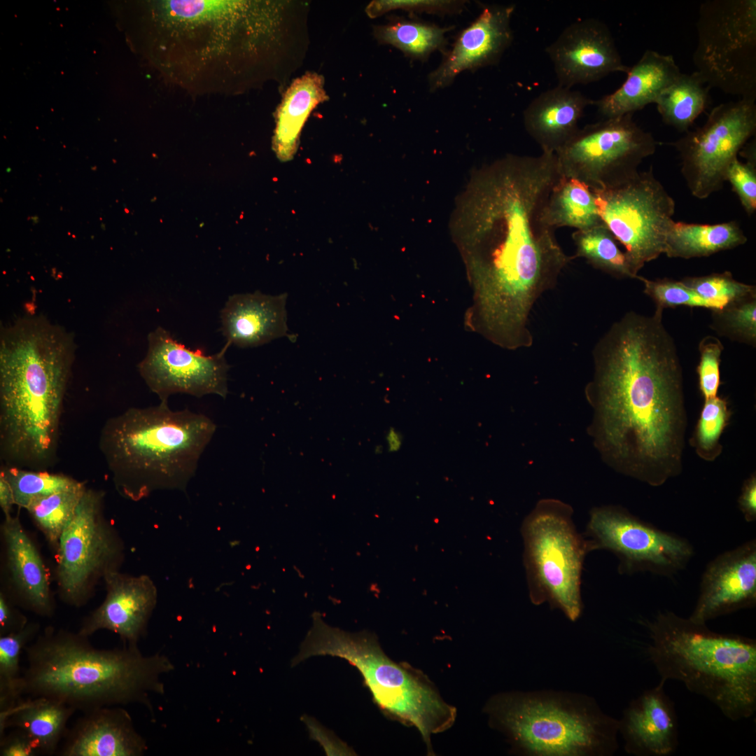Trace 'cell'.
I'll return each mask as SVG.
<instances>
[{
    "label": "cell",
    "instance_id": "cell-11",
    "mask_svg": "<svg viewBox=\"0 0 756 756\" xmlns=\"http://www.w3.org/2000/svg\"><path fill=\"white\" fill-rule=\"evenodd\" d=\"M696 71L711 88L756 99V1L707 0L696 22Z\"/></svg>",
    "mask_w": 756,
    "mask_h": 756
},
{
    "label": "cell",
    "instance_id": "cell-51",
    "mask_svg": "<svg viewBox=\"0 0 756 756\" xmlns=\"http://www.w3.org/2000/svg\"><path fill=\"white\" fill-rule=\"evenodd\" d=\"M382 449H383V447H382V446H381V445H378V446H377V447H375V450H374V451H375V453H376V454H381V453H382Z\"/></svg>",
    "mask_w": 756,
    "mask_h": 756
},
{
    "label": "cell",
    "instance_id": "cell-34",
    "mask_svg": "<svg viewBox=\"0 0 756 756\" xmlns=\"http://www.w3.org/2000/svg\"><path fill=\"white\" fill-rule=\"evenodd\" d=\"M576 258H584L594 268L617 279H636V274L624 251L605 224L586 230H576L572 234Z\"/></svg>",
    "mask_w": 756,
    "mask_h": 756
},
{
    "label": "cell",
    "instance_id": "cell-25",
    "mask_svg": "<svg viewBox=\"0 0 756 756\" xmlns=\"http://www.w3.org/2000/svg\"><path fill=\"white\" fill-rule=\"evenodd\" d=\"M594 101L580 91L557 85L535 97L523 113L524 127L542 152L556 153L580 129Z\"/></svg>",
    "mask_w": 756,
    "mask_h": 756
},
{
    "label": "cell",
    "instance_id": "cell-32",
    "mask_svg": "<svg viewBox=\"0 0 756 756\" xmlns=\"http://www.w3.org/2000/svg\"><path fill=\"white\" fill-rule=\"evenodd\" d=\"M710 89L696 71L681 72L654 103L662 121L680 132L689 131L707 107Z\"/></svg>",
    "mask_w": 756,
    "mask_h": 756
},
{
    "label": "cell",
    "instance_id": "cell-27",
    "mask_svg": "<svg viewBox=\"0 0 756 756\" xmlns=\"http://www.w3.org/2000/svg\"><path fill=\"white\" fill-rule=\"evenodd\" d=\"M8 566L22 603L36 614L50 616L54 604L47 569L18 516L5 517L1 526Z\"/></svg>",
    "mask_w": 756,
    "mask_h": 756
},
{
    "label": "cell",
    "instance_id": "cell-28",
    "mask_svg": "<svg viewBox=\"0 0 756 756\" xmlns=\"http://www.w3.org/2000/svg\"><path fill=\"white\" fill-rule=\"evenodd\" d=\"M76 710L47 697L21 699L8 715L0 737L9 727L26 732L36 744L40 755H52L59 750L66 724Z\"/></svg>",
    "mask_w": 756,
    "mask_h": 756
},
{
    "label": "cell",
    "instance_id": "cell-44",
    "mask_svg": "<svg viewBox=\"0 0 756 756\" xmlns=\"http://www.w3.org/2000/svg\"><path fill=\"white\" fill-rule=\"evenodd\" d=\"M743 154L746 162L735 159L727 169L726 181L732 185L744 210L751 215L756 210V155L753 150Z\"/></svg>",
    "mask_w": 756,
    "mask_h": 756
},
{
    "label": "cell",
    "instance_id": "cell-18",
    "mask_svg": "<svg viewBox=\"0 0 756 756\" xmlns=\"http://www.w3.org/2000/svg\"><path fill=\"white\" fill-rule=\"evenodd\" d=\"M545 52L553 64L558 85L571 88L598 81L610 74H626V66L608 26L593 18L567 26Z\"/></svg>",
    "mask_w": 756,
    "mask_h": 756
},
{
    "label": "cell",
    "instance_id": "cell-20",
    "mask_svg": "<svg viewBox=\"0 0 756 756\" xmlns=\"http://www.w3.org/2000/svg\"><path fill=\"white\" fill-rule=\"evenodd\" d=\"M696 603L689 617L699 623L756 603V540L752 539L710 561L703 573Z\"/></svg>",
    "mask_w": 756,
    "mask_h": 756
},
{
    "label": "cell",
    "instance_id": "cell-50",
    "mask_svg": "<svg viewBox=\"0 0 756 756\" xmlns=\"http://www.w3.org/2000/svg\"><path fill=\"white\" fill-rule=\"evenodd\" d=\"M387 448L389 452L398 451L402 444L403 436L402 433L394 427H390L386 435Z\"/></svg>",
    "mask_w": 756,
    "mask_h": 756
},
{
    "label": "cell",
    "instance_id": "cell-10",
    "mask_svg": "<svg viewBox=\"0 0 756 756\" xmlns=\"http://www.w3.org/2000/svg\"><path fill=\"white\" fill-rule=\"evenodd\" d=\"M571 507L559 500L539 501L522 526L524 564L531 602H547L570 621L582 612L581 578L589 541L578 533Z\"/></svg>",
    "mask_w": 756,
    "mask_h": 756
},
{
    "label": "cell",
    "instance_id": "cell-14",
    "mask_svg": "<svg viewBox=\"0 0 756 756\" xmlns=\"http://www.w3.org/2000/svg\"><path fill=\"white\" fill-rule=\"evenodd\" d=\"M104 493L86 489L58 542L57 579L61 598L79 607L93 584L109 570H118L120 539L104 516Z\"/></svg>",
    "mask_w": 756,
    "mask_h": 756
},
{
    "label": "cell",
    "instance_id": "cell-16",
    "mask_svg": "<svg viewBox=\"0 0 756 756\" xmlns=\"http://www.w3.org/2000/svg\"><path fill=\"white\" fill-rule=\"evenodd\" d=\"M585 538L592 550H606L618 559L619 572L671 576L686 567L694 555L685 538L661 530L619 506L590 512Z\"/></svg>",
    "mask_w": 756,
    "mask_h": 756
},
{
    "label": "cell",
    "instance_id": "cell-48",
    "mask_svg": "<svg viewBox=\"0 0 756 756\" xmlns=\"http://www.w3.org/2000/svg\"><path fill=\"white\" fill-rule=\"evenodd\" d=\"M738 507L748 522L756 519V476L752 474L743 484L738 499Z\"/></svg>",
    "mask_w": 756,
    "mask_h": 756
},
{
    "label": "cell",
    "instance_id": "cell-3",
    "mask_svg": "<svg viewBox=\"0 0 756 756\" xmlns=\"http://www.w3.org/2000/svg\"><path fill=\"white\" fill-rule=\"evenodd\" d=\"M284 1L148 2L144 31L154 65L195 94H234L272 78Z\"/></svg>",
    "mask_w": 756,
    "mask_h": 756
},
{
    "label": "cell",
    "instance_id": "cell-41",
    "mask_svg": "<svg viewBox=\"0 0 756 756\" xmlns=\"http://www.w3.org/2000/svg\"><path fill=\"white\" fill-rule=\"evenodd\" d=\"M680 281L703 298L729 303L756 296L755 286L736 281L729 272L686 277Z\"/></svg>",
    "mask_w": 756,
    "mask_h": 756
},
{
    "label": "cell",
    "instance_id": "cell-5",
    "mask_svg": "<svg viewBox=\"0 0 756 756\" xmlns=\"http://www.w3.org/2000/svg\"><path fill=\"white\" fill-rule=\"evenodd\" d=\"M24 652L22 697L52 699L83 713L132 703L151 710L149 694L163 693L160 677L172 668L164 656L144 655L137 645L99 649L88 637L52 626Z\"/></svg>",
    "mask_w": 756,
    "mask_h": 756
},
{
    "label": "cell",
    "instance_id": "cell-35",
    "mask_svg": "<svg viewBox=\"0 0 756 756\" xmlns=\"http://www.w3.org/2000/svg\"><path fill=\"white\" fill-rule=\"evenodd\" d=\"M38 631V624L28 623L18 632L0 636V729L10 710L23 698L20 654Z\"/></svg>",
    "mask_w": 756,
    "mask_h": 756
},
{
    "label": "cell",
    "instance_id": "cell-39",
    "mask_svg": "<svg viewBox=\"0 0 756 756\" xmlns=\"http://www.w3.org/2000/svg\"><path fill=\"white\" fill-rule=\"evenodd\" d=\"M710 327L732 341L756 345V296L729 302L712 310Z\"/></svg>",
    "mask_w": 756,
    "mask_h": 756
},
{
    "label": "cell",
    "instance_id": "cell-47",
    "mask_svg": "<svg viewBox=\"0 0 756 756\" xmlns=\"http://www.w3.org/2000/svg\"><path fill=\"white\" fill-rule=\"evenodd\" d=\"M304 722L308 726L311 736L321 743L327 755H352L353 751L330 732L321 727L313 720L307 718Z\"/></svg>",
    "mask_w": 756,
    "mask_h": 756
},
{
    "label": "cell",
    "instance_id": "cell-38",
    "mask_svg": "<svg viewBox=\"0 0 756 756\" xmlns=\"http://www.w3.org/2000/svg\"><path fill=\"white\" fill-rule=\"evenodd\" d=\"M731 416L727 402L716 396L705 400L690 444L702 460L714 461L723 449L720 438Z\"/></svg>",
    "mask_w": 756,
    "mask_h": 756
},
{
    "label": "cell",
    "instance_id": "cell-43",
    "mask_svg": "<svg viewBox=\"0 0 756 756\" xmlns=\"http://www.w3.org/2000/svg\"><path fill=\"white\" fill-rule=\"evenodd\" d=\"M724 346L715 337H704L699 345L700 360L696 368L699 388L704 400L717 396L720 385V365Z\"/></svg>",
    "mask_w": 756,
    "mask_h": 756
},
{
    "label": "cell",
    "instance_id": "cell-12",
    "mask_svg": "<svg viewBox=\"0 0 756 756\" xmlns=\"http://www.w3.org/2000/svg\"><path fill=\"white\" fill-rule=\"evenodd\" d=\"M592 191L602 220L624 247L636 274L664 253L676 205L652 167L616 186Z\"/></svg>",
    "mask_w": 756,
    "mask_h": 756
},
{
    "label": "cell",
    "instance_id": "cell-33",
    "mask_svg": "<svg viewBox=\"0 0 756 756\" xmlns=\"http://www.w3.org/2000/svg\"><path fill=\"white\" fill-rule=\"evenodd\" d=\"M451 29L397 18L386 24L374 26L373 32L379 43L391 45L407 57L425 62L435 51L446 52V33Z\"/></svg>",
    "mask_w": 756,
    "mask_h": 756
},
{
    "label": "cell",
    "instance_id": "cell-23",
    "mask_svg": "<svg viewBox=\"0 0 756 756\" xmlns=\"http://www.w3.org/2000/svg\"><path fill=\"white\" fill-rule=\"evenodd\" d=\"M64 738L57 752L62 756H139L147 749L130 714L119 706L84 712Z\"/></svg>",
    "mask_w": 756,
    "mask_h": 756
},
{
    "label": "cell",
    "instance_id": "cell-6",
    "mask_svg": "<svg viewBox=\"0 0 756 756\" xmlns=\"http://www.w3.org/2000/svg\"><path fill=\"white\" fill-rule=\"evenodd\" d=\"M216 429L202 414L160 402L108 419L99 448L118 492L138 501L156 490L185 489Z\"/></svg>",
    "mask_w": 756,
    "mask_h": 756
},
{
    "label": "cell",
    "instance_id": "cell-8",
    "mask_svg": "<svg viewBox=\"0 0 756 756\" xmlns=\"http://www.w3.org/2000/svg\"><path fill=\"white\" fill-rule=\"evenodd\" d=\"M488 710L523 752L532 755H610L617 748L619 720L594 703L557 694H506Z\"/></svg>",
    "mask_w": 756,
    "mask_h": 756
},
{
    "label": "cell",
    "instance_id": "cell-24",
    "mask_svg": "<svg viewBox=\"0 0 756 756\" xmlns=\"http://www.w3.org/2000/svg\"><path fill=\"white\" fill-rule=\"evenodd\" d=\"M286 294L260 291L229 296L220 314L226 343L256 347L288 335Z\"/></svg>",
    "mask_w": 756,
    "mask_h": 756
},
{
    "label": "cell",
    "instance_id": "cell-7",
    "mask_svg": "<svg viewBox=\"0 0 756 756\" xmlns=\"http://www.w3.org/2000/svg\"><path fill=\"white\" fill-rule=\"evenodd\" d=\"M645 626L650 639L646 652L660 680L682 682L731 720L754 714L755 639L712 631L706 623L671 611L659 612Z\"/></svg>",
    "mask_w": 756,
    "mask_h": 756
},
{
    "label": "cell",
    "instance_id": "cell-13",
    "mask_svg": "<svg viewBox=\"0 0 756 756\" xmlns=\"http://www.w3.org/2000/svg\"><path fill=\"white\" fill-rule=\"evenodd\" d=\"M633 115L605 118L580 128L555 153L562 175L591 190L616 186L636 175L657 143Z\"/></svg>",
    "mask_w": 756,
    "mask_h": 756
},
{
    "label": "cell",
    "instance_id": "cell-36",
    "mask_svg": "<svg viewBox=\"0 0 756 756\" xmlns=\"http://www.w3.org/2000/svg\"><path fill=\"white\" fill-rule=\"evenodd\" d=\"M86 489L83 483L73 489L36 498L26 508L47 540L56 550L59 538L73 517Z\"/></svg>",
    "mask_w": 756,
    "mask_h": 756
},
{
    "label": "cell",
    "instance_id": "cell-19",
    "mask_svg": "<svg viewBox=\"0 0 756 756\" xmlns=\"http://www.w3.org/2000/svg\"><path fill=\"white\" fill-rule=\"evenodd\" d=\"M513 5H491L457 36L440 65L428 76L430 90L449 86L463 71L497 64L513 40Z\"/></svg>",
    "mask_w": 756,
    "mask_h": 756
},
{
    "label": "cell",
    "instance_id": "cell-45",
    "mask_svg": "<svg viewBox=\"0 0 756 756\" xmlns=\"http://www.w3.org/2000/svg\"><path fill=\"white\" fill-rule=\"evenodd\" d=\"M39 751L28 734L15 728L9 734L0 737L1 756H36Z\"/></svg>",
    "mask_w": 756,
    "mask_h": 756
},
{
    "label": "cell",
    "instance_id": "cell-15",
    "mask_svg": "<svg viewBox=\"0 0 756 756\" xmlns=\"http://www.w3.org/2000/svg\"><path fill=\"white\" fill-rule=\"evenodd\" d=\"M755 132V100L739 99L716 106L702 126L670 144L694 197L706 199L723 187L729 165Z\"/></svg>",
    "mask_w": 756,
    "mask_h": 756
},
{
    "label": "cell",
    "instance_id": "cell-42",
    "mask_svg": "<svg viewBox=\"0 0 756 756\" xmlns=\"http://www.w3.org/2000/svg\"><path fill=\"white\" fill-rule=\"evenodd\" d=\"M463 0H374L365 8L370 18L393 10H402L410 13L454 15L461 13L465 7Z\"/></svg>",
    "mask_w": 756,
    "mask_h": 756
},
{
    "label": "cell",
    "instance_id": "cell-46",
    "mask_svg": "<svg viewBox=\"0 0 756 756\" xmlns=\"http://www.w3.org/2000/svg\"><path fill=\"white\" fill-rule=\"evenodd\" d=\"M24 615L20 613L4 593L0 594V636L18 632L27 624Z\"/></svg>",
    "mask_w": 756,
    "mask_h": 756
},
{
    "label": "cell",
    "instance_id": "cell-37",
    "mask_svg": "<svg viewBox=\"0 0 756 756\" xmlns=\"http://www.w3.org/2000/svg\"><path fill=\"white\" fill-rule=\"evenodd\" d=\"M0 475L10 484L15 505L26 509L35 499L75 489L83 484L62 474L1 465Z\"/></svg>",
    "mask_w": 756,
    "mask_h": 756
},
{
    "label": "cell",
    "instance_id": "cell-31",
    "mask_svg": "<svg viewBox=\"0 0 756 756\" xmlns=\"http://www.w3.org/2000/svg\"><path fill=\"white\" fill-rule=\"evenodd\" d=\"M543 217L553 229L586 230L604 224L593 192L584 183L564 176L550 193Z\"/></svg>",
    "mask_w": 756,
    "mask_h": 756
},
{
    "label": "cell",
    "instance_id": "cell-17",
    "mask_svg": "<svg viewBox=\"0 0 756 756\" xmlns=\"http://www.w3.org/2000/svg\"><path fill=\"white\" fill-rule=\"evenodd\" d=\"M148 342L146 356L138 370L161 402H168L171 395L178 393L197 398L207 394L226 398L230 365L225 354L228 344L218 353L207 356L200 349L186 348L162 327L149 333Z\"/></svg>",
    "mask_w": 756,
    "mask_h": 756
},
{
    "label": "cell",
    "instance_id": "cell-29",
    "mask_svg": "<svg viewBox=\"0 0 756 756\" xmlns=\"http://www.w3.org/2000/svg\"><path fill=\"white\" fill-rule=\"evenodd\" d=\"M323 78L308 72L295 80L287 89L279 107L273 137V149L278 158L288 161L296 153L302 127L310 112L328 99Z\"/></svg>",
    "mask_w": 756,
    "mask_h": 756
},
{
    "label": "cell",
    "instance_id": "cell-40",
    "mask_svg": "<svg viewBox=\"0 0 756 756\" xmlns=\"http://www.w3.org/2000/svg\"><path fill=\"white\" fill-rule=\"evenodd\" d=\"M639 280L643 283L644 293L654 302L656 307L663 309L685 305L714 310L729 304L722 300L703 298L681 281L666 278L650 280L643 276Z\"/></svg>",
    "mask_w": 756,
    "mask_h": 756
},
{
    "label": "cell",
    "instance_id": "cell-2",
    "mask_svg": "<svg viewBox=\"0 0 756 756\" xmlns=\"http://www.w3.org/2000/svg\"><path fill=\"white\" fill-rule=\"evenodd\" d=\"M555 153L507 154L473 172L450 221L468 270L522 293L556 283L574 258L543 217L562 178Z\"/></svg>",
    "mask_w": 756,
    "mask_h": 756
},
{
    "label": "cell",
    "instance_id": "cell-22",
    "mask_svg": "<svg viewBox=\"0 0 756 756\" xmlns=\"http://www.w3.org/2000/svg\"><path fill=\"white\" fill-rule=\"evenodd\" d=\"M664 682L633 700L619 721L624 748L636 756H668L678 745V718Z\"/></svg>",
    "mask_w": 756,
    "mask_h": 756
},
{
    "label": "cell",
    "instance_id": "cell-30",
    "mask_svg": "<svg viewBox=\"0 0 756 756\" xmlns=\"http://www.w3.org/2000/svg\"><path fill=\"white\" fill-rule=\"evenodd\" d=\"M747 240L736 221L713 225L674 221L666 236L664 254L684 259L707 257L743 245Z\"/></svg>",
    "mask_w": 756,
    "mask_h": 756
},
{
    "label": "cell",
    "instance_id": "cell-9",
    "mask_svg": "<svg viewBox=\"0 0 756 756\" xmlns=\"http://www.w3.org/2000/svg\"><path fill=\"white\" fill-rule=\"evenodd\" d=\"M314 648L319 656L337 657L355 666L378 706L393 719L415 727L428 752L431 735L453 725L456 708L442 699L425 675L387 657L375 636L327 626L316 636Z\"/></svg>",
    "mask_w": 756,
    "mask_h": 756
},
{
    "label": "cell",
    "instance_id": "cell-49",
    "mask_svg": "<svg viewBox=\"0 0 756 756\" xmlns=\"http://www.w3.org/2000/svg\"><path fill=\"white\" fill-rule=\"evenodd\" d=\"M13 505H15V502L12 488L6 478L0 475V506L5 517L11 515Z\"/></svg>",
    "mask_w": 756,
    "mask_h": 756
},
{
    "label": "cell",
    "instance_id": "cell-1",
    "mask_svg": "<svg viewBox=\"0 0 756 756\" xmlns=\"http://www.w3.org/2000/svg\"><path fill=\"white\" fill-rule=\"evenodd\" d=\"M663 310L629 312L610 326L594 347L585 389L603 460L654 487L682 472L687 427L682 366Z\"/></svg>",
    "mask_w": 756,
    "mask_h": 756
},
{
    "label": "cell",
    "instance_id": "cell-21",
    "mask_svg": "<svg viewBox=\"0 0 756 756\" xmlns=\"http://www.w3.org/2000/svg\"><path fill=\"white\" fill-rule=\"evenodd\" d=\"M103 578L106 597L84 619L78 633L89 638L99 630H108L125 644L136 645L155 607L156 587L147 575L131 576L118 570H107Z\"/></svg>",
    "mask_w": 756,
    "mask_h": 756
},
{
    "label": "cell",
    "instance_id": "cell-26",
    "mask_svg": "<svg viewBox=\"0 0 756 756\" xmlns=\"http://www.w3.org/2000/svg\"><path fill=\"white\" fill-rule=\"evenodd\" d=\"M681 73L673 57L646 50L626 73L624 82L615 91L594 101L605 118L634 114L655 103L661 93Z\"/></svg>",
    "mask_w": 756,
    "mask_h": 756
},
{
    "label": "cell",
    "instance_id": "cell-4",
    "mask_svg": "<svg viewBox=\"0 0 756 756\" xmlns=\"http://www.w3.org/2000/svg\"><path fill=\"white\" fill-rule=\"evenodd\" d=\"M74 336L43 315L1 327V465L46 470L57 459Z\"/></svg>",
    "mask_w": 756,
    "mask_h": 756
}]
</instances>
